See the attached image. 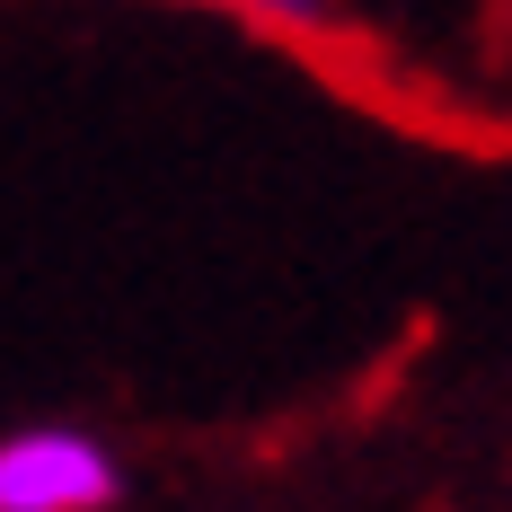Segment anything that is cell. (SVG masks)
<instances>
[{
  "label": "cell",
  "instance_id": "cell-1",
  "mask_svg": "<svg viewBox=\"0 0 512 512\" xmlns=\"http://www.w3.org/2000/svg\"><path fill=\"white\" fill-rule=\"evenodd\" d=\"M124 460L89 424H18L0 433V512H115Z\"/></svg>",
  "mask_w": 512,
  "mask_h": 512
},
{
  "label": "cell",
  "instance_id": "cell-2",
  "mask_svg": "<svg viewBox=\"0 0 512 512\" xmlns=\"http://www.w3.org/2000/svg\"><path fill=\"white\" fill-rule=\"evenodd\" d=\"M186 9L248 18L256 36H274V45H336V36H345V9H336V0H186Z\"/></svg>",
  "mask_w": 512,
  "mask_h": 512
}]
</instances>
